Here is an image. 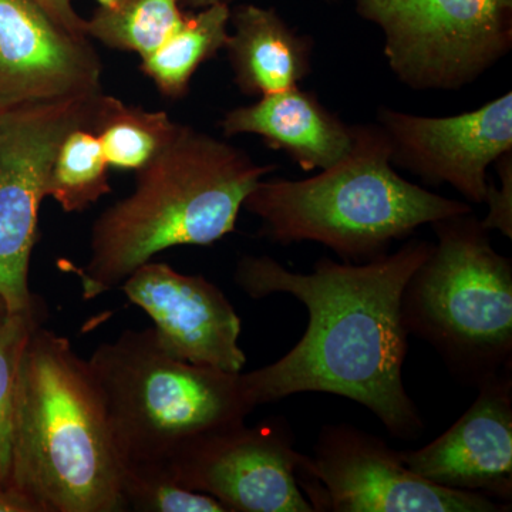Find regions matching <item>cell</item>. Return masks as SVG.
Segmentation results:
<instances>
[{
  "label": "cell",
  "instance_id": "9",
  "mask_svg": "<svg viewBox=\"0 0 512 512\" xmlns=\"http://www.w3.org/2000/svg\"><path fill=\"white\" fill-rule=\"evenodd\" d=\"M99 94L0 113V301L9 312L36 309L29 266L50 167L63 137L89 127Z\"/></svg>",
  "mask_w": 512,
  "mask_h": 512
},
{
  "label": "cell",
  "instance_id": "27",
  "mask_svg": "<svg viewBox=\"0 0 512 512\" xmlns=\"http://www.w3.org/2000/svg\"><path fill=\"white\" fill-rule=\"evenodd\" d=\"M501 2H504L505 5L512 6V0H501Z\"/></svg>",
  "mask_w": 512,
  "mask_h": 512
},
{
  "label": "cell",
  "instance_id": "13",
  "mask_svg": "<svg viewBox=\"0 0 512 512\" xmlns=\"http://www.w3.org/2000/svg\"><path fill=\"white\" fill-rule=\"evenodd\" d=\"M120 286L128 301L153 320L168 355L195 366L242 372L247 356L239 346L241 319L225 293L204 276L150 261Z\"/></svg>",
  "mask_w": 512,
  "mask_h": 512
},
{
  "label": "cell",
  "instance_id": "11",
  "mask_svg": "<svg viewBox=\"0 0 512 512\" xmlns=\"http://www.w3.org/2000/svg\"><path fill=\"white\" fill-rule=\"evenodd\" d=\"M392 164L426 184L453 187L473 204L487 198L488 168L512 151V93L456 116L427 117L382 107Z\"/></svg>",
  "mask_w": 512,
  "mask_h": 512
},
{
  "label": "cell",
  "instance_id": "22",
  "mask_svg": "<svg viewBox=\"0 0 512 512\" xmlns=\"http://www.w3.org/2000/svg\"><path fill=\"white\" fill-rule=\"evenodd\" d=\"M37 309L12 313L0 301V487H10L16 379L20 356L36 325ZM13 490V488H12Z\"/></svg>",
  "mask_w": 512,
  "mask_h": 512
},
{
  "label": "cell",
  "instance_id": "21",
  "mask_svg": "<svg viewBox=\"0 0 512 512\" xmlns=\"http://www.w3.org/2000/svg\"><path fill=\"white\" fill-rule=\"evenodd\" d=\"M121 497L126 511L228 512L211 495L183 487L168 470L157 464L121 466Z\"/></svg>",
  "mask_w": 512,
  "mask_h": 512
},
{
  "label": "cell",
  "instance_id": "2",
  "mask_svg": "<svg viewBox=\"0 0 512 512\" xmlns=\"http://www.w3.org/2000/svg\"><path fill=\"white\" fill-rule=\"evenodd\" d=\"M276 165L181 126L160 156L136 171L130 195L99 215L84 268L72 266L86 301L120 286L160 252L210 247L237 228L245 198Z\"/></svg>",
  "mask_w": 512,
  "mask_h": 512
},
{
  "label": "cell",
  "instance_id": "18",
  "mask_svg": "<svg viewBox=\"0 0 512 512\" xmlns=\"http://www.w3.org/2000/svg\"><path fill=\"white\" fill-rule=\"evenodd\" d=\"M183 124L165 111H150L100 93L89 128L99 138L110 168L138 171L173 143Z\"/></svg>",
  "mask_w": 512,
  "mask_h": 512
},
{
  "label": "cell",
  "instance_id": "5",
  "mask_svg": "<svg viewBox=\"0 0 512 512\" xmlns=\"http://www.w3.org/2000/svg\"><path fill=\"white\" fill-rule=\"evenodd\" d=\"M87 363L121 466L168 467L190 441L245 423L254 412L241 372L181 362L161 348L153 328L124 330Z\"/></svg>",
  "mask_w": 512,
  "mask_h": 512
},
{
  "label": "cell",
  "instance_id": "25",
  "mask_svg": "<svg viewBox=\"0 0 512 512\" xmlns=\"http://www.w3.org/2000/svg\"><path fill=\"white\" fill-rule=\"evenodd\" d=\"M0 512H35L32 505L15 490L0 487Z\"/></svg>",
  "mask_w": 512,
  "mask_h": 512
},
{
  "label": "cell",
  "instance_id": "20",
  "mask_svg": "<svg viewBox=\"0 0 512 512\" xmlns=\"http://www.w3.org/2000/svg\"><path fill=\"white\" fill-rule=\"evenodd\" d=\"M110 165L99 138L87 126L74 127L57 147L46 197L67 214L89 210L111 192Z\"/></svg>",
  "mask_w": 512,
  "mask_h": 512
},
{
  "label": "cell",
  "instance_id": "12",
  "mask_svg": "<svg viewBox=\"0 0 512 512\" xmlns=\"http://www.w3.org/2000/svg\"><path fill=\"white\" fill-rule=\"evenodd\" d=\"M101 73L90 39L67 32L33 0H0V113L96 96Z\"/></svg>",
  "mask_w": 512,
  "mask_h": 512
},
{
  "label": "cell",
  "instance_id": "3",
  "mask_svg": "<svg viewBox=\"0 0 512 512\" xmlns=\"http://www.w3.org/2000/svg\"><path fill=\"white\" fill-rule=\"evenodd\" d=\"M121 461L89 363L36 325L16 379L10 487L35 512H123Z\"/></svg>",
  "mask_w": 512,
  "mask_h": 512
},
{
  "label": "cell",
  "instance_id": "24",
  "mask_svg": "<svg viewBox=\"0 0 512 512\" xmlns=\"http://www.w3.org/2000/svg\"><path fill=\"white\" fill-rule=\"evenodd\" d=\"M57 25L76 37H87L86 18L73 6L72 0H33ZM89 39V37H87Z\"/></svg>",
  "mask_w": 512,
  "mask_h": 512
},
{
  "label": "cell",
  "instance_id": "8",
  "mask_svg": "<svg viewBox=\"0 0 512 512\" xmlns=\"http://www.w3.org/2000/svg\"><path fill=\"white\" fill-rule=\"evenodd\" d=\"M313 512H505L510 504L431 483L379 437L349 426L320 431L296 470Z\"/></svg>",
  "mask_w": 512,
  "mask_h": 512
},
{
  "label": "cell",
  "instance_id": "10",
  "mask_svg": "<svg viewBox=\"0 0 512 512\" xmlns=\"http://www.w3.org/2000/svg\"><path fill=\"white\" fill-rule=\"evenodd\" d=\"M302 458L289 424L272 419L197 437L168 470L183 487L211 495L228 512H313L296 477Z\"/></svg>",
  "mask_w": 512,
  "mask_h": 512
},
{
  "label": "cell",
  "instance_id": "15",
  "mask_svg": "<svg viewBox=\"0 0 512 512\" xmlns=\"http://www.w3.org/2000/svg\"><path fill=\"white\" fill-rule=\"evenodd\" d=\"M220 126L225 137H261L266 146L285 153L306 173L338 163L352 146V126L315 93L299 86L229 110Z\"/></svg>",
  "mask_w": 512,
  "mask_h": 512
},
{
  "label": "cell",
  "instance_id": "7",
  "mask_svg": "<svg viewBox=\"0 0 512 512\" xmlns=\"http://www.w3.org/2000/svg\"><path fill=\"white\" fill-rule=\"evenodd\" d=\"M384 35L394 76L414 90H458L510 53L512 6L501 0H355Z\"/></svg>",
  "mask_w": 512,
  "mask_h": 512
},
{
  "label": "cell",
  "instance_id": "16",
  "mask_svg": "<svg viewBox=\"0 0 512 512\" xmlns=\"http://www.w3.org/2000/svg\"><path fill=\"white\" fill-rule=\"evenodd\" d=\"M224 50L239 92L264 97L298 87L312 72V37L299 35L272 8H231Z\"/></svg>",
  "mask_w": 512,
  "mask_h": 512
},
{
  "label": "cell",
  "instance_id": "19",
  "mask_svg": "<svg viewBox=\"0 0 512 512\" xmlns=\"http://www.w3.org/2000/svg\"><path fill=\"white\" fill-rule=\"evenodd\" d=\"M187 13L178 0H96L86 35L143 59L183 25Z\"/></svg>",
  "mask_w": 512,
  "mask_h": 512
},
{
  "label": "cell",
  "instance_id": "14",
  "mask_svg": "<svg viewBox=\"0 0 512 512\" xmlns=\"http://www.w3.org/2000/svg\"><path fill=\"white\" fill-rule=\"evenodd\" d=\"M476 402L436 440L399 451L410 470L451 490L512 500V367L478 384Z\"/></svg>",
  "mask_w": 512,
  "mask_h": 512
},
{
  "label": "cell",
  "instance_id": "4",
  "mask_svg": "<svg viewBox=\"0 0 512 512\" xmlns=\"http://www.w3.org/2000/svg\"><path fill=\"white\" fill-rule=\"evenodd\" d=\"M244 210L261 220L259 237L275 244L318 242L343 261L367 262L427 224L473 211L396 173L379 124L352 126V146L338 163L305 180L259 181Z\"/></svg>",
  "mask_w": 512,
  "mask_h": 512
},
{
  "label": "cell",
  "instance_id": "26",
  "mask_svg": "<svg viewBox=\"0 0 512 512\" xmlns=\"http://www.w3.org/2000/svg\"><path fill=\"white\" fill-rule=\"evenodd\" d=\"M178 2H180V5L183 6L184 9L200 10L214 5L231 6L235 0H178Z\"/></svg>",
  "mask_w": 512,
  "mask_h": 512
},
{
  "label": "cell",
  "instance_id": "6",
  "mask_svg": "<svg viewBox=\"0 0 512 512\" xmlns=\"http://www.w3.org/2000/svg\"><path fill=\"white\" fill-rule=\"evenodd\" d=\"M431 227L437 244L404 286L403 326L478 386L512 367V261L473 211Z\"/></svg>",
  "mask_w": 512,
  "mask_h": 512
},
{
  "label": "cell",
  "instance_id": "17",
  "mask_svg": "<svg viewBox=\"0 0 512 512\" xmlns=\"http://www.w3.org/2000/svg\"><path fill=\"white\" fill-rule=\"evenodd\" d=\"M231 6L214 5L188 12L173 35L141 59L140 70L161 96L183 99L190 92L194 74L224 50L229 36Z\"/></svg>",
  "mask_w": 512,
  "mask_h": 512
},
{
  "label": "cell",
  "instance_id": "23",
  "mask_svg": "<svg viewBox=\"0 0 512 512\" xmlns=\"http://www.w3.org/2000/svg\"><path fill=\"white\" fill-rule=\"evenodd\" d=\"M497 173L500 177V187L490 184L485 204H488V214L481 220L488 231L497 229L504 237L512 238V151L498 158Z\"/></svg>",
  "mask_w": 512,
  "mask_h": 512
},
{
  "label": "cell",
  "instance_id": "1",
  "mask_svg": "<svg viewBox=\"0 0 512 512\" xmlns=\"http://www.w3.org/2000/svg\"><path fill=\"white\" fill-rule=\"evenodd\" d=\"M431 248L412 239L372 261L320 258L312 274L288 271L271 256H242L234 282L249 298L286 293L309 313L308 329L291 352L241 372L254 410L298 393L336 394L365 406L396 439H419L423 419L402 376L410 336L402 322V295Z\"/></svg>",
  "mask_w": 512,
  "mask_h": 512
}]
</instances>
